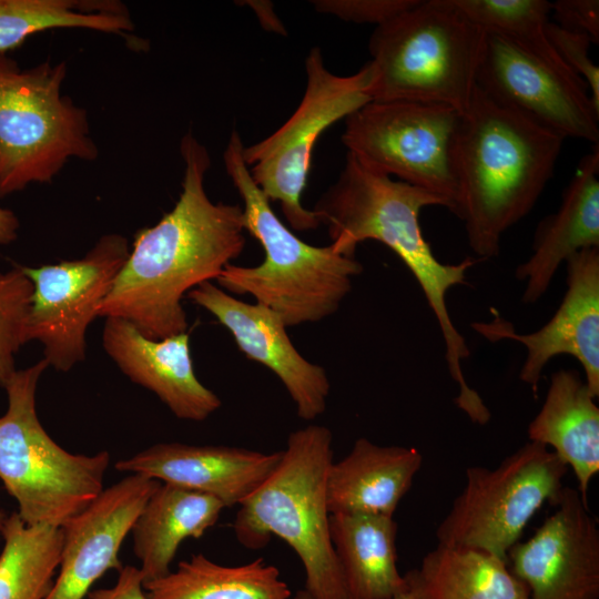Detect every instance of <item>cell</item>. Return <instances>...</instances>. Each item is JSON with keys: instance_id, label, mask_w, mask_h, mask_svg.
Wrapping results in <instances>:
<instances>
[{"instance_id": "cell-13", "label": "cell", "mask_w": 599, "mask_h": 599, "mask_svg": "<svg viewBox=\"0 0 599 599\" xmlns=\"http://www.w3.org/2000/svg\"><path fill=\"white\" fill-rule=\"evenodd\" d=\"M476 85L499 105L564 139L599 145V110L585 81L566 65L485 31Z\"/></svg>"}, {"instance_id": "cell-30", "label": "cell", "mask_w": 599, "mask_h": 599, "mask_svg": "<svg viewBox=\"0 0 599 599\" xmlns=\"http://www.w3.org/2000/svg\"><path fill=\"white\" fill-rule=\"evenodd\" d=\"M33 284L20 267L0 272V386L16 373L14 356L27 342Z\"/></svg>"}, {"instance_id": "cell-36", "label": "cell", "mask_w": 599, "mask_h": 599, "mask_svg": "<svg viewBox=\"0 0 599 599\" xmlns=\"http://www.w3.org/2000/svg\"><path fill=\"white\" fill-rule=\"evenodd\" d=\"M19 227L17 215L11 210L0 206V245L16 241Z\"/></svg>"}, {"instance_id": "cell-18", "label": "cell", "mask_w": 599, "mask_h": 599, "mask_svg": "<svg viewBox=\"0 0 599 599\" xmlns=\"http://www.w3.org/2000/svg\"><path fill=\"white\" fill-rule=\"evenodd\" d=\"M281 458L282 450L160 443L118 460L114 467L212 496L224 507H233L270 477Z\"/></svg>"}, {"instance_id": "cell-21", "label": "cell", "mask_w": 599, "mask_h": 599, "mask_svg": "<svg viewBox=\"0 0 599 599\" xmlns=\"http://www.w3.org/2000/svg\"><path fill=\"white\" fill-rule=\"evenodd\" d=\"M422 461L414 447L379 446L366 438L357 439L351 451L328 469L329 514L393 516Z\"/></svg>"}, {"instance_id": "cell-28", "label": "cell", "mask_w": 599, "mask_h": 599, "mask_svg": "<svg viewBox=\"0 0 599 599\" xmlns=\"http://www.w3.org/2000/svg\"><path fill=\"white\" fill-rule=\"evenodd\" d=\"M0 551V599H45L59 568L62 529L6 517Z\"/></svg>"}, {"instance_id": "cell-31", "label": "cell", "mask_w": 599, "mask_h": 599, "mask_svg": "<svg viewBox=\"0 0 599 599\" xmlns=\"http://www.w3.org/2000/svg\"><path fill=\"white\" fill-rule=\"evenodd\" d=\"M545 32L562 62L585 81L592 103L599 110V68L589 55L591 39L587 34L564 29L549 21Z\"/></svg>"}, {"instance_id": "cell-12", "label": "cell", "mask_w": 599, "mask_h": 599, "mask_svg": "<svg viewBox=\"0 0 599 599\" xmlns=\"http://www.w3.org/2000/svg\"><path fill=\"white\" fill-rule=\"evenodd\" d=\"M130 248L123 235L105 234L82 258L21 266L33 284L27 338L43 345L49 366L69 372L85 359L87 329L99 317Z\"/></svg>"}, {"instance_id": "cell-34", "label": "cell", "mask_w": 599, "mask_h": 599, "mask_svg": "<svg viewBox=\"0 0 599 599\" xmlns=\"http://www.w3.org/2000/svg\"><path fill=\"white\" fill-rule=\"evenodd\" d=\"M85 599H146L140 569L122 567L113 587L91 590Z\"/></svg>"}, {"instance_id": "cell-33", "label": "cell", "mask_w": 599, "mask_h": 599, "mask_svg": "<svg viewBox=\"0 0 599 599\" xmlns=\"http://www.w3.org/2000/svg\"><path fill=\"white\" fill-rule=\"evenodd\" d=\"M557 24L564 29L587 34L599 42L598 0H557L551 2Z\"/></svg>"}, {"instance_id": "cell-39", "label": "cell", "mask_w": 599, "mask_h": 599, "mask_svg": "<svg viewBox=\"0 0 599 599\" xmlns=\"http://www.w3.org/2000/svg\"><path fill=\"white\" fill-rule=\"evenodd\" d=\"M7 515H4L2 511H0V536H2V528L6 520Z\"/></svg>"}, {"instance_id": "cell-6", "label": "cell", "mask_w": 599, "mask_h": 599, "mask_svg": "<svg viewBox=\"0 0 599 599\" xmlns=\"http://www.w3.org/2000/svg\"><path fill=\"white\" fill-rule=\"evenodd\" d=\"M485 30L450 0H416L373 31L372 101H414L463 113L476 88Z\"/></svg>"}, {"instance_id": "cell-35", "label": "cell", "mask_w": 599, "mask_h": 599, "mask_svg": "<svg viewBox=\"0 0 599 599\" xmlns=\"http://www.w3.org/2000/svg\"><path fill=\"white\" fill-rule=\"evenodd\" d=\"M247 6H250L255 13L257 14V18L263 26L265 30L276 32L280 34H286L285 28L276 17L273 4L270 1H244Z\"/></svg>"}, {"instance_id": "cell-8", "label": "cell", "mask_w": 599, "mask_h": 599, "mask_svg": "<svg viewBox=\"0 0 599 599\" xmlns=\"http://www.w3.org/2000/svg\"><path fill=\"white\" fill-rule=\"evenodd\" d=\"M67 69H22L0 53V197L50 183L71 159H97L87 111L61 94Z\"/></svg>"}, {"instance_id": "cell-7", "label": "cell", "mask_w": 599, "mask_h": 599, "mask_svg": "<svg viewBox=\"0 0 599 599\" xmlns=\"http://www.w3.org/2000/svg\"><path fill=\"white\" fill-rule=\"evenodd\" d=\"M44 358L16 373L3 388L8 408L0 416V480L28 525L62 527L104 489L105 450L72 454L43 428L35 408Z\"/></svg>"}, {"instance_id": "cell-14", "label": "cell", "mask_w": 599, "mask_h": 599, "mask_svg": "<svg viewBox=\"0 0 599 599\" xmlns=\"http://www.w3.org/2000/svg\"><path fill=\"white\" fill-rule=\"evenodd\" d=\"M566 263L567 290L552 317L539 329L521 334L496 309L490 322L471 327L491 343L515 341L527 349L519 378L537 396L544 368L558 355H570L581 364L585 383L599 396V247L581 250Z\"/></svg>"}, {"instance_id": "cell-23", "label": "cell", "mask_w": 599, "mask_h": 599, "mask_svg": "<svg viewBox=\"0 0 599 599\" xmlns=\"http://www.w3.org/2000/svg\"><path fill=\"white\" fill-rule=\"evenodd\" d=\"M224 508L212 496L160 483L131 530L143 585L166 576L180 545L202 537Z\"/></svg>"}, {"instance_id": "cell-20", "label": "cell", "mask_w": 599, "mask_h": 599, "mask_svg": "<svg viewBox=\"0 0 599 599\" xmlns=\"http://www.w3.org/2000/svg\"><path fill=\"white\" fill-rule=\"evenodd\" d=\"M599 145L578 163L558 211L537 226L531 255L516 268L525 282L522 302L536 303L557 270L575 253L599 247Z\"/></svg>"}, {"instance_id": "cell-25", "label": "cell", "mask_w": 599, "mask_h": 599, "mask_svg": "<svg viewBox=\"0 0 599 599\" xmlns=\"http://www.w3.org/2000/svg\"><path fill=\"white\" fill-rule=\"evenodd\" d=\"M404 578L416 599H529L507 561L468 547L438 544Z\"/></svg>"}, {"instance_id": "cell-17", "label": "cell", "mask_w": 599, "mask_h": 599, "mask_svg": "<svg viewBox=\"0 0 599 599\" xmlns=\"http://www.w3.org/2000/svg\"><path fill=\"white\" fill-rule=\"evenodd\" d=\"M187 297L231 333L248 359L264 365L278 377L300 418L313 420L325 412L331 390L325 368L301 355L274 311L237 300L211 281L191 290Z\"/></svg>"}, {"instance_id": "cell-22", "label": "cell", "mask_w": 599, "mask_h": 599, "mask_svg": "<svg viewBox=\"0 0 599 599\" xmlns=\"http://www.w3.org/2000/svg\"><path fill=\"white\" fill-rule=\"evenodd\" d=\"M530 441L550 448L570 467L588 505L591 479L599 473V408L575 369L551 375L544 404L528 426Z\"/></svg>"}, {"instance_id": "cell-9", "label": "cell", "mask_w": 599, "mask_h": 599, "mask_svg": "<svg viewBox=\"0 0 599 599\" xmlns=\"http://www.w3.org/2000/svg\"><path fill=\"white\" fill-rule=\"evenodd\" d=\"M305 91L293 114L271 135L242 151L252 179L271 203H280L295 231L321 226L315 212L302 204L318 138L372 101L368 63L354 74L337 75L325 67L321 49L314 47L305 59Z\"/></svg>"}, {"instance_id": "cell-1", "label": "cell", "mask_w": 599, "mask_h": 599, "mask_svg": "<svg viewBox=\"0 0 599 599\" xmlns=\"http://www.w3.org/2000/svg\"><path fill=\"white\" fill-rule=\"evenodd\" d=\"M184 174L171 211L134 236L129 256L99 308L100 317L123 318L151 339L185 333L184 295L216 280L244 250L240 205L214 203L204 187L211 166L192 132L181 140Z\"/></svg>"}, {"instance_id": "cell-16", "label": "cell", "mask_w": 599, "mask_h": 599, "mask_svg": "<svg viewBox=\"0 0 599 599\" xmlns=\"http://www.w3.org/2000/svg\"><path fill=\"white\" fill-rule=\"evenodd\" d=\"M160 483L130 474L61 527L59 572L45 599H85L108 570L122 568L121 546Z\"/></svg>"}, {"instance_id": "cell-26", "label": "cell", "mask_w": 599, "mask_h": 599, "mask_svg": "<svg viewBox=\"0 0 599 599\" xmlns=\"http://www.w3.org/2000/svg\"><path fill=\"white\" fill-rule=\"evenodd\" d=\"M146 599H291L278 569L260 557L241 566L219 565L203 554L143 585Z\"/></svg>"}, {"instance_id": "cell-29", "label": "cell", "mask_w": 599, "mask_h": 599, "mask_svg": "<svg viewBox=\"0 0 599 599\" xmlns=\"http://www.w3.org/2000/svg\"><path fill=\"white\" fill-rule=\"evenodd\" d=\"M450 2L467 20L483 30L501 34L547 61L566 65L545 32L551 2L546 0H450Z\"/></svg>"}, {"instance_id": "cell-24", "label": "cell", "mask_w": 599, "mask_h": 599, "mask_svg": "<svg viewBox=\"0 0 599 599\" xmlns=\"http://www.w3.org/2000/svg\"><path fill=\"white\" fill-rule=\"evenodd\" d=\"M329 529L351 599H392L405 590L396 562L393 516L332 514Z\"/></svg>"}, {"instance_id": "cell-10", "label": "cell", "mask_w": 599, "mask_h": 599, "mask_svg": "<svg viewBox=\"0 0 599 599\" xmlns=\"http://www.w3.org/2000/svg\"><path fill=\"white\" fill-rule=\"evenodd\" d=\"M568 467L542 444L528 441L496 468L466 469V484L436 530L438 544L507 555L534 515L562 489Z\"/></svg>"}, {"instance_id": "cell-32", "label": "cell", "mask_w": 599, "mask_h": 599, "mask_svg": "<svg viewBox=\"0 0 599 599\" xmlns=\"http://www.w3.org/2000/svg\"><path fill=\"white\" fill-rule=\"evenodd\" d=\"M416 0H315L319 13L337 17L346 22L380 26L412 7Z\"/></svg>"}, {"instance_id": "cell-5", "label": "cell", "mask_w": 599, "mask_h": 599, "mask_svg": "<svg viewBox=\"0 0 599 599\" xmlns=\"http://www.w3.org/2000/svg\"><path fill=\"white\" fill-rule=\"evenodd\" d=\"M332 432L308 425L288 435L270 477L238 505L233 522L247 549L283 539L301 559L305 590L315 599H351L329 529L326 480L333 460Z\"/></svg>"}, {"instance_id": "cell-2", "label": "cell", "mask_w": 599, "mask_h": 599, "mask_svg": "<svg viewBox=\"0 0 599 599\" xmlns=\"http://www.w3.org/2000/svg\"><path fill=\"white\" fill-rule=\"evenodd\" d=\"M434 205L447 207L436 194L373 171L347 153L338 179L313 211L321 225H326L336 252L355 256L361 242L378 241L412 272L439 325L448 370L458 385L455 402L473 423H479L487 418L489 409L466 382L461 363L470 351L446 303L448 291L465 283L467 271L478 260L466 257L456 264H445L436 258L419 224L420 211Z\"/></svg>"}, {"instance_id": "cell-15", "label": "cell", "mask_w": 599, "mask_h": 599, "mask_svg": "<svg viewBox=\"0 0 599 599\" xmlns=\"http://www.w3.org/2000/svg\"><path fill=\"white\" fill-rule=\"evenodd\" d=\"M555 511L508 551L529 599H599V527L578 490L562 487Z\"/></svg>"}, {"instance_id": "cell-19", "label": "cell", "mask_w": 599, "mask_h": 599, "mask_svg": "<svg viewBox=\"0 0 599 599\" xmlns=\"http://www.w3.org/2000/svg\"><path fill=\"white\" fill-rule=\"evenodd\" d=\"M102 345L124 375L154 393L177 418L202 422L221 407L220 397L195 375L186 332L151 339L130 322L108 317Z\"/></svg>"}, {"instance_id": "cell-11", "label": "cell", "mask_w": 599, "mask_h": 599, "mask_svg": "<svg viewBox=\"0 0 599 599\" xmlns=\"http://www.w3.org/2000/svg\"><path fill=\"white\" fill-rule=\"evenodd\" d=\"M460 119V112L441 104L370 101L345 119L342 142L366 167L436 194L456 215Z\"/></svg>"}, {"instance_id": "cell-37", "label": "cell", "mask_w": 599, "mask_h": 599, "mask_svg": "<svg viewBox=\"0 0 599 599\" xmlns=\"http://www.w3.org/2000/svg\"><path fill=\"white\" fill-rule=\"evenodd\" d=\"M392 599H416V597L413 595V592L406 586L405 590L397 593Z\"/></svg>"}, {"instance_id": "cell-4", "label": "cell", "mask_w": 599, "mask_h": 599, "mask_svg": "<svg viewBox=\"0 0 599 599\" xmlns=\"http://www.w3.org/2000/svg\"><path fill=\"white\" fill-rule=\"evenodd\" d=\"M243 148L238 131L233 130L223 160L243 200L244 230L260 242L264 260L255 266L226 265L216 278L219 287L253 296L274 311L286 327L319 322L339 308L363 265L355 256L336 252L332 244L315 246L291 232L252 179Z\"/></svg>"}, {"instance_id": "cell-38", "label": "cell", "mask_w": 599, "mask_h": 599, "mask_svg": "<svg viewBox=\"0 0 599 599\" xmlns=\"http://www.w3.org/2000/svg\"><path fill=\"white\" fill-rule=\"evenodd\" d=\"M293 599H315V598L305 589H303V590L297 591Z\"/></svg>"}, {"instance_id": "cell-3", "label": "cell", "mask_w": 599, "mask_h": 599, "mask_svg": "<svg viewBox=\"0 0 599 599\" xmlns=\"http://www.w3.org/2000/svg\"><path fill=\"white\" fill-rule=\"evenodd\" d=\"M564 140L476 85L461 113L454 161L456 216L481 260L497 256L502 234L532 210L554 174Z\"/></svg>"}, {"instance_id": "cell-27", "label": "cell", "mask_w": 599, "mask_h": 599, "mask_svg": "<svg viewBox=\"0 0 599 599\" xmlns=\"http://www.w3.org/2000/svg\"><path fill=\"white\" fill-rule=\"evenodd\" d=\"M61 28L126 35L134 26L119 1L0 0V53L8 54L35 33Z\"/></svg>"}]
</instances>
